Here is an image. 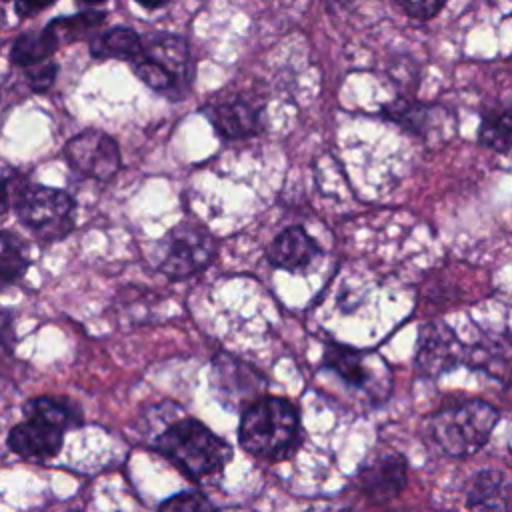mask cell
Segmentation results:
<instances>
[{"label":"cell","mask_w":512,"mask_h":512,"mask_svg":"<svg viewBox=\"0 0 512 512\" xmlns=\"http://www.w3.org/2000/svg\"><path fill=\"white\" fill-rule=\"evenodd\" d=\"M300 414L298 408L280 396H262L240 414V446L264 460H284L298 446Z\"/></svg>","instance_id":"1"},{"label":"cell","mask_w":512,"mask_h":512,"mask_svg":"<svg viewBox=\"0 0 512 512\" xmlns=\"http://www.w3.org/2000/svg\"><path fill=\"white\" fill-rule=\"evenodd\" d=\"M152 448L192 480L220 472L232 458V446L196 418H182L164 428Z\"/></svg>","instance_id":"2"},{"label":"cell","mask_w":512,"mask_h":512,"mask_svg":"<svg viewBox=\"0 0 512 512\" xmlns=\"http://www.w3.org/2000/svg\"><path fill=\"white\" fill-rule=\"evenodd\" d=\"M14 208L18 220L40 240L54 242L64 238L74 228V198L60 190L42 184L4 178L2 212Z\"/></svg>","instance_id":"3"},{"label":"cell","mask_w":512,"mask_h":512,"mask_svg":"<svg viewBox=\"0 0 512 512\" xmlns=\"http://www.w3.org/2000/svg\"><path fill=\"white\" fill-rule=\"evenodd\" d=\"M498 410L484 400H464L438 410L428 422L432 444L446 456H470L490 438Z\"/></svg>","instance_id":"4"},{"label":"cell","mask_w":512,"mask_h":512,"mask_svg":"<svg viewBox=\"0 0 512 512\" xmlns=\"http://www.w3.org/2000/svg\"><path fill=\"white\" fill-rule=\"evenodd\" d=\"M216 254V240L198 222L184 220L160 240L158 270L182 280L204 270Z\"/></svg>","instance_id":"5"},{"label":"cell","mask_w":512,"mask_h":512,"mask_svg":"<svg viewBox=\"0 0 512 512\" xmlns=\"http://www.w3.org/2000/svg\"><path fill=\"white\" fill-rule=\"evenodd\" d=\"M210 384L218 400L230 410H244L264 396L266 380L250 364L230 356L218 354L212 360Z\"/></svg>","instance_id":"6"},{"label":"cell","mask_w":512,"mask_h":512,"mask_svg":"<svg viewBox=\"0 0 512 512\" xmlns=\"http://www.w3.org/2000/svg\"><path fill=\"white\" fill-rule=\"evenodd\" d=\"M68 164L90 178L110 180L120 170V150L112 136L102 130L88 128L64 144Z\"/></svg>","instance_id":"7"},{"label":"cell","mask_w":512,"mask_h":512,"mask_svg":"<svg viewBox=\"0 0 512 512\" xmlns=\"http://www.w3.org/2000/svg\"><path fill=\"white\" fill-rule=\"evenodd\" d=\"M466 346L454 330L444 322H428L422 326L416 348V366L422 374L436 378L464 362Z\"/></svg>","instance_id":"8"},{"label":"cell","mask_w":512,"mask_h":512,"mask_svg":"<svg viewBox=\"0 0 512 512\" xmlns=\"http://www.w3.org/2000/svg\"><path fill=\"white\" fill-rule=\"evenodd\" d=\"M322 366L332 370L346 384L362 390H370L378 374H388V368L380 356L336 342H328L324 346Z\"/></svg>","instance_id":"9"},{"label":"cell","mask_w":512,"mask_h":512,"mask_svg":"<svg viewBox=\"0 0 512 512\" xmlns=\"http://www.w3.org/2000/svg\"><path fill=\"white\" fill-rule=\"evenodd\" d=\"M64 428L36 416H26L8 432V448L26 460H50L62 450Z\"/></svg>","instance_id":"10"},{"label":"cell","mask_w":512,"mask_h":512,"mask_svg":"<svg viewBox=\"0 0 512 512\" xmlns=\"http://www.w3.org/2000/svg\"><path fill=\"white\" fill-rule=\"evenodd\" d=\"M408 480V466L400 454H386L364 464L356 474V488L370 502H388L396 498Z\"/></svg>","instance_id":"11"},{"label":"cell","mask_w":512,"mask_h":512,"mask_svg":"<svg viewBox=\"0 0 512 512\" xmlns=\"http://www.w3.org/2000/svg\"><path fill=\"white\" fill-rule=\"evenodd\" d=\"M464 362L502 384L512 382V334L506 330L482 332L466 346Z\"/></svg>","instance_id":"12"},{"label":"cell","mask_w":512,"mask_h":512,"mask_svg":"<svg viewBox=\"0 0 512 512\" xmlns=\"http://www.w3.org/2000/svg\"><path fill=\"white\" fill-rule=\"evenodd\" d=\"M322 254L316 240L300 226L282 230L268 248V260L282 270L302 272Z\"/></svg>","instance_id":"13"},{"label":"cell","mask_w":512,"mask_h":512,"mask_svg":"<svg viewBox=\"0 0 512 512\" xmlns=\"http://www.w3.org/2000/svg\"><path fill=\"white\" fill-rule=\"evenodd\" d=\"M142 56L166 68L180 86L190 84L192 64H190V46L182 36L170 32H154L144 40Z\"/></svg>","instance_id":"14"},{"label":"cell","mask_w":512,"mask_h":512,"mask_svg":"<svg viewBox=\"0 0 512 512\" xmlns=\"http://www.w3.org/2000/svg\"><path fill=\"white\" fill-rule=\"evenodd\" d=\"M214 130L228 140L248 138L260 130V112L246 102L232 100L202 110Z\"/></svg>","instance_id":"15"},{"label":"cell","mask_w":512,"mask_h":512,"mask_svg":"<svg viewBox=\"0 0 512 512\" xmlns=\"http://www.w3.org/2000/svg\"><path fill=\"white\" fill-rule=\"evenodd\" d=\"M510 488L506 478L496 470H480L468 480L466 506L470 512H506Z\"/></svg>","instance_id":"16"},{"label":"cell","mask_w":512,"mask_h":512,"mask_svg":"<svg viewBox=\"0 0 512 512\" xmlns=\"http://www.w3.org/2000/svg\"><path fill=\"white\" fill-rule=\"evenodd\" d=\"M144 50L142 38L130 26H112L90 42V54L98 60H136Z\"/></svg>","instance_id":"17"},{"label":"cell","mask_w":512,"mask_h":512,"mask_svg":"<svg viewBox=\"0 0 512 512\" xmlns=\"http://www.w3.org/2000/svg\"><path fill=\"white\" fill-rule=\"evenodd\" d=\"M58 46V38L48 28H44L42 32H24L12 42L10 62L14 66L26 68L30 64L48 60L58 50Z\"/></svg>","instance_id":"18"},{"label":"cell","mask_w":512,"mask_h":512,"mask_svg":"<svg viewBox=\"0 0 512 512\" xmlns=\"http://www.w3.org/2000/svg\"><path fill=\"white\" fill-rule=\"evenodd\" d=\"M24 416L44 418L64 430H70L82 424L80 408L72 404L68 398H60V396H38L28 400L24 406Z\"/></svg>","instance_id":"19"},{"label":"cell","mask_w":512,"mask_h":512,"mask_svg":"<svg viewBox=\"0 0 512 512\" xmlns=\"http://www.w3.org/2000/svg\"><path fill=\"white\" fill-rule=\"evenodd\" d=\"M30 266L28 248L20 236L4 230L0 236V280L2 286L18 280Z\"/></svg>","instance_id":"20"},{"label":"cell","mask_w":512,"mask_h":512,"mask_svg":"<svg viewBox=\"0 0 512 512\" xmlns=\"http://www.w3.org/2000/svg\"><path fill=\"white\" fill-rule=\"evenodd\" d=\"M106 14L100 10H86L72 16L54 18L46 28L58 38L60 44H70L84 38L88 32L96 30L104 22Z\"/></svg>","instance_id":"21"},{"label":"cell","mask_w":512,"mask_h":512,"mask_svg":"<svg viewBox=\"0 0 512 512\" xmlns=\"http://www.w3.org/2000/svg\"><path fill=\"white\" fill-rule=\"evenodd\" d=\"M478 138L486 148L496 152L512 150V110L486 114L478 130Z\"/></svg>","instance_id":"22"},{"label":"cell","mask_w":512,"mask_h":512,"mask_svg":"<svg viewBox=\"0 0 512 512\" xmlns=\"http://www.w3.org/2000/svg\"><path fill=\"white\" fill-rule=\"evenodd\" d=\"M384 114L390 120H394V122H398V124H402V126H406L414 132L424 134L428 130V120L432 118V108L422 106V104H410V102H404V100H396V102H392L384 108Z\"/></svg>","instance_id":"23"},{"label":"cell","mask_w":512,"mask_h":512,"mask_svg":"<svg viewBox=\"0 0 512 512\" xmlns=\"http://www.w3.org/2000/svg\"><path fill=\"white\" fill-rule=\"evenodd\" d=\"M132 68L134 74L152 90L156 92H168V90H178V80L162 66H158L156 62L148 60L146 56H138L136 60H132Z\"/></svg>","instance_id":"24"},{"label":"cell","mask_w":512,"mask_h":512,"mask_svg":"<svg viewBox=\"0 0 512 512\" xmlns=\"http://www.w3.org/2000/svg\"><path fill=\"white\" fill-rule=\"evenodd\" d=\"M158 512H216V508L202 492L188 490L164 500Z\"/></svg>","instance_id":"25"},{"label":"cell","mask_w":512,"mask_h":512,"mask_svg":"<svg viewBox=\"0 0 512 512\" xmlns=\"http://www.w3.org/2000/svg\"><path fill=\"white\" fill-rule=\"evenodd\" d=\"M56 74H58V64L50 60H42L24 68V78L32 88V92H46L54 84Z\"/></svg>","instance_id":"26"},{"label":"cell","mask_w":512,"mask_h":512,"mask_svg":"<svg viewBox=\"0 0 512 512\" xmlns=\"http://www.w3.org/2000/svg\"><path fill=\"white\" fill-rule=\"evenodd\" d=\"M396 2L408 16L428 20L442 10L446 0H396Z\"/></svg>","instance_id":"27"},{"label":"cell","mask_w":512,"mask_h":512,"mask_svg":"<svg viewBox=\"0 0 512 512\" xmlns=\"http://www.w3.org/2000/svg\"><path fill=\"white\" fill-rule=\"evenodd\" d=\"M56 0H16L14 4V10L18 16L22 18H28V16H34L36 12L52 6Z\"/></svg>","instance_id":"28"},{"label":"cell","mask_w":512,"mask_h":512,"mask_svg":"<svg viewBox=\"0 0 512 512\" xmlns=\"http://www.w3.org/2000/svg\"><path fill=\"white\" fill-rule=\"evenodd\" d=\"M136 2L144 8H160V6H166L170 0H136Z\"/></svg>","instance_id":"29"},{"label":"cell","mask_w":512,"mask_h":512,"mask_svg":"<svg viewBox=\"0 0 512 512\" xmlns=\"http://www.w3.org/2000/svg\"><path fill=\"white\" fill-rule=\"evenodd\" d=\"M82 2H86V4H92V6H96V4H102V2H106V0H82Z\"/></svg>","instance_id":"30"},{"label":"cell","mask_w":512,"mask_h":512,"mask_svg":"<svg viewBox=\"0 0 512 512\" xmlns=\"http://www.w3.org/2000/svg\"><path fill=\"white\" fill-rule=\"evenodd\" d=\"M4 2H8V0H4Z\"/></svg>","instance_id":"31"}]
</instances>
